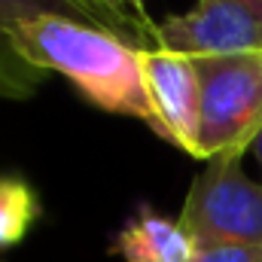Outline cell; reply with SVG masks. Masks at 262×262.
<instances>
[{
	"mask_svg": "<svg viewBox=\"0 0 262 262\" xmlns=\"http://www.w3.org/2000/svg\"><path fill=\"white\" fill-rule=\"evenodd\" d=\"M6 34L28 64L64 76L92 107L140 119L156 131V113L143 79V49L125 43L110 28H95L55 12L21 18Z\"/></svg>",
	"mask_w": 262,
	"mask_h": 262,
	"instance_id": "obj_1",
	"label": "cell"
},
{
	"mask_svg": "<svg viewBox=\"0 0 262 262\" xmlns=\"http://www.w3.org/2000/svg\"><path fill=\"white\" fill-rule=\"evenodd\" d=\"M201 95L198 159L247 152L262 131V52L192 58Z\"/></svg>",
	"mask_w": 262,
	"mask_h": 262,
	"instance_id": "obj_2",
	"label": "cell"
},
{
	"mask_svg": "<svg viewBox=\"0 0 262 262\" xmlns=\"http://www.w3.org/2000/svg\"><path fill=\"white\" fill-rule=\"evenodd\" d=\"M177 220L195 244H262V180L244 171V152L207 159Z\"/></svg>",
	"mask_w": 262,
	"mask_h": 262,
	"instance_id": "obj_3",
	"label": "cell"
},
{
	"mask_svg": "<svg viewBox=\"0 0 262 262\" xmlns=\"http://www.w3.org/2000/svg\"><path fill=\"white\" fill-rule=\"evenodd\" d=\"M156 49L186 58L262 52V18L238 0H198L183 15L152 25Z\"/></svg>",
	"mask_w": 262,
	"mask_h": 262,
	"instance_id": "obj_4",
	"label": "cell"
},
{
	"mask_svg": "<svg viewBox=\"0 0 262 262\" xmlns=\"http://www.w3.org/2000/svg\"><path fill=\"white\" fill-rule=\"evenodd\" d=\"M143 79L156 113V134L198 159L201 95L192 58L165 49H143Z\"/></svg>",
	"mask_w": 262,
	"mask_h": 262,
	"instance_id": "obj_5",
	"label": "cell"
},
{
	"mask_svg": "<svg viewBox=\"0 0 262 262\" xmlns=\"http://www.w3.org/2000/svg\"><path fill=\"white\" fill-rule=\"evenodd\" d=\"M113 256L122 262H192L195 241L180 220L143 204L113 238Z\"/></svg>",
	"mask_w": 262,
	"mask_h": 262,
	"instance_id": "obj_6",
	"label": "cell"
},
{
	"mask_svg": "<svg viewBox=\"0 0 262 262\" xmlns=\"http://www.w3.org/2000/svg\"><path fill=\"white\" fill-rule=\"evenodd\" d=\"M49 12L73 15L95 28H107L110 21H125V15L113 9V3L107 0H0V31L6 34L15 21L49 15Z\"/></svg>",
	"mask_w": 262,
	"mask_h": 262,
	"instance_id": "obj_7",
	"label": "cell"
},
{
	"mask_svg": "<svg viewBox=\"0 0 262 262\" xmlns=\"http://www.w3.org/2000/svg\"><path fill=\"white\" fill-rule=\"evenodd\" d=\"M40 216V198L18 174L0 177V253L15 247Z\"/></svg>",
	"mask_w": 262,
	"mask_h": 262,
	"instance_id": "obj_8",
	"label": "cell"
},
{
	"mask_svg": "<svg viewBox=\"0 0 262 262\" xmlns=\"http://www.w3.org/2000/svg\"><path fill=\"white\" fill-rule=\"evenodd\" d=\"M43 70L28 64L12 46L9 34L0 31V101H28L40 92Z\"/></svg>",
	"mask_w": 262,
	"mask_h": 262,
	"instance_id": "obj_9",
	"label": "cell"
},
{
	"mask_svg": "<svg viewBox=\"0 0 262 262\" xmlns=\"http://www.w3.org/2000/svg\"><path fill=\"white\" fill-rule=\"evenodd\" d=\"M192 262H262V244H195Z\"/></svg>",
	"mask_w": 262,
	"mask_h": 262,
	"instance_id": "obj_10",
	"label": "cell"
},
{
	"mask_svg": "<svg viewBox=\"0 0 262 262\" xmlns=\"http://www.w3.org/2000/svg\"><path fill=\"white\" fill-rule=\"evenodd\" d=\"M250 152L256 156V162H259V171H262V131L256 134V140H253V146H250Z\"/></svg>",
	"mask_w": 262,
	"mask_h": 262,
	"instance_id": "obj_11",
	"label": "cell"
},
{
	"mask_svg": "<svg viewBox=\"0 0 262 262\" xmlns=\"http://www.w3.org/2000/svg\"><path fill=\"white\" fill-rule=\"evenodd\" d=\"M238 3H244L247 9H253V12L262 18V0H238Z\"/></svg>",
	"mask_w": 262,
	"mask_h": 262,
	"instance_id": "obj_12",
	"label": "cell"
},
{
	"mask_svg": "<svg viewBox=\"0 0 262 262\" xmlns=\"http://www.w3.org/2000/svg\"><path fill=\"white\" fill-rule=\"evenodd\" d=\"M131 6H134V12H140V15H143V0H128Z\"/></svg>",
	"mask_w": 262,
	"mask_h": 262,
	"instance_id": "obj_13",
	"label": "cell"
},
{
	"mask_svg": "<svg viewBox=\"0 0 262 262\" xmlns=\"http://www.w3.org/2000/svg\"><path fill=\"white\" fill-rule=\"evenodd\" d=\"M110 3H116V0H110Z\"/></svg>",
	"mask_w": 262,
	"mask_h": 262,
	"instance_id": "obj_14",
	"label": "cell"
},
{
	"mask_svg": "<svg viewBox=\"0 0 262 262\" xmlns=\"http://www.w3.org/2000/svg\"><path fill=\"white\" fill-rule=\"evenodd\" d=\"M107 3H110V0H107Z\"/></svg>",
	"mask_w": 262,
	"mask_h": 262,
	"instance_id": "obj_15",
	"label": "cell"
}]
</instances>
